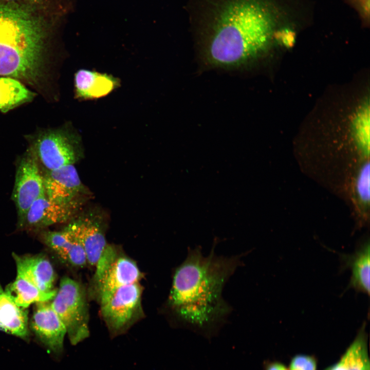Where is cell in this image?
<instances>
[{
	"label": "cell",
	"mask_w": 370,
	"mask_h": 370,
	"mask_svg": "<svg viewBox=\"0 0 370 370\" xmlns=\"http://www.w3.org/2000/svg\"><path fill=\"white\" fill-rule=\"evenodd\" d=\"M89 288V295L100 305L119 288L139 282L142 277L136 263L110 245L99 258Z\"/></svg>",
	"instance_id": "cell-4"
},
{
	"label": "cell",
	"mask_w": 370,
	"mask_h": 370,
	"mask_svg": "<svg viewBox=\"0 0 370 370\" xmlns=\"http://www.w3.org/2000/svg\"><path fill=\"white\" fill-rule=\"evenodd\" d=\"M83 248L87 264L95 266L108 245L103 224L99 218L84 215L64 228Z\"/></svg>",
	"instance_id": "cell-10"
},
{
	"label": "cell",
	"mask_w": 370,
	"mask_h": 370,
	"mask_svg": "<svg viewBox=\"0 0 370 370\" xmlns=\"http://www.w3.org/2000/svg\"><path fill=\"white\" fill-rule=\"evenodd\" d=\"M5 292L18 306L27 308L32 304L51 301L57 289L45 292L36 287L23 275L17 273L15 280L8 284Z\"/></svg>",
	"instance_id": "cell-18"
},
{
	"label": "cell",
	"mask_w": 370,
	"mask_h": 370,
	"mask_svg": "<svg viewBox=\"0 0 370 370\" xmlns=\"http://www.w3.org/2000/svg\"><path fill=\"white\" fill-rule=\"evenodd\" d=\"M42 173L45 196L53 201L69 203L86 191L73 164L44 170Z\"/></svg>",
	"instance_id": "cell-12"
},
{
	"label": "cell",
	"mask_w": 370,
	"mask_h": 370,
	"mask_svg": "<svg viewBox=\"0 0 370 370\" xmlns=\"http://www.w3.org/2000/svg\"><path fill=\"white\" fill-rule=\"evenodd\" d=\"M120 85L119 80L106 73L80 69L75 75L76 98L87 100L107 96Z\"/></svg>",
	"instance_id": "cell-16"
},
{
	"label": "cell",
	"mask_w": 370,
	"mask_h": 370,
	"mask_svg": "<svg viewBox=\"0 0 370 370\" xmlns=\"http://www.w3.org/2000/svg\"><path fill=\"white\" fill-rule=\"evenodd\" d=\"M369 117L366 119L365 111L361 115L357 121V136L358 143L365 155L369 154Z\"/></svg>",
	"instance_id": "cell-23"
},
{
	"label": "cell",
	"mask_w": 370,
	"mask_h": 370,
	"mask_svg": "<svg viewBox=\"0 0 370 370\" xmlns=\"http://www.w3.org/2000/svg\"><path fill=\"white\" fill-rule=\"evenodd\" d=\"M41 239L66 265L82 268L87 264L83 248L64 228L59 231H44L41 234Z\"/></svg>",
	"instance_id": "cell-14"
},
{
	"label": "cell",
	"mask_w": 370,
	"mask_h": 370,
	"mask_svg": "<svg viewBox=\"0 0 370 370\" xmlns=\"http://www.w3.org/2000/svg\"><path fill=\"white\" fill-rule=\"evenodd\" d=\"M78 200L60 203L45 195L36 199L27 212L21 229L38 230L70 220L79 209Z\"/></svg>",
	"instance_id": "cell-11"
},
{
	"label": "cell",
	"mask_w": 370,
	"mask_h": 370,
	"mask_svg": "<svg viewBox=\"0 0 370 370\" xmlns=\"http://www.w3.org/2000/svg\"><path fill=\"white\" fill-rule=\"evenodd\" d=\"M85 289L78 281L68 276L61 279L50 304L63 323L72 345L89 335V310Z\"/></svg>",
	"instance_id": "cell-5"
},
{
	"label": "cell",
	"mask_w": 370,
	"mask_h": 370,
	"mask_svg": "<svg viewBox=\"0 0 370 370\" xmlns=\"http://www.w3.org/2000/svg\"><path fill=\"white\" fill-rule=\"evenodd\" d=\"M30 148L44 170L73 164L82 156L78 137L64 129L40 133L34 138Z\"/></svg>",
	"instance_id": "cell-6"
},
{
	"label": "cell",
	"mask_w": 370,
	"mask_h": 370,
	"mask_svg": "<svg viewBox=\"0 0 370 370\" xmlns=\"http://www.w3.org/2000/svg\"><path fill=\"white\" fill-rule=\"evenodd\" d=\"M265 370H288L282 363L273 362L267 363L265 366Z\"/></svg>",
	"instance_id": "cell-26"
},
{
	"label": "cell",
	"mask_w": 370,
	"mask_h": 370,
	"mask_svg": "<svg viewBox=\"0 0 370 370\" xmlns=\"http://www.w3.org/2000/svg\"><path fill=\"white\" fill-rule=\"evenodd\" d=\"M279 0H224L211 20L206 58L211 65L237 67L266 48L276 26L297 20L292 7Z\"/></svg>",
	"instance_id": "cell-2"
},
{
	"label": "cell",
	"mask_w": 370,
	"mask_h": 370,
	"mask_svg": "<svg viewBox=\"0 0 370 370\" xmlns=\"http://www.w3.org/2000/svg\"><path fill=\"white\" fill-rule=\"evenodd\" d=\"M142 289L139 282L121 287L100 305L101 313L110 333H124L143 315Z\"/></svg>",
	"instance_id": "cell-7"
},
{
	"label": "cell",
	"mask_w": 370,
	"mask_h": 370,
	"mask_svg": "<svg viewBox=\"0 0 370 370\" xmlns=\"http://www.w3.org/2000/svg\"><path fill=\"white\" fill-rule=\"evenodd\" d=\"M366 325L364 322L340 360L325 370H370Z\"/></svg>",
	"instance_id": "cell-19"
},
{
	"label": "cell",
	"mask_w": 370,
	"mask_h": 370,
	"mask_svg": "<svg viewBox=\"0 0 370 370\" xmlns=\"http://www.w3.org/2000/svg\"><path fill=\"white\" fill-rule=\"evenodd\" d=\"M369 242L368 239L357 247L354 253L340 254V271L349 269L351 276L347 288L369 295Z\"/></svg>",
	"instance_id": "cell-15"
},
{
	"label": "cell",
	"mask_w": 370,
	"mask_h": 370,
	"mask_svg": "<svg viewBox=\"0 0 370 370\" xmlns=\"http://www.w3.org/2000/svg\"><path fill=\"white\" fill-rule=\"evenodd\" d=\"M289 370H317V362L312 356L297 355L291 359Z\"/></svg>",
	"instance_id": "cell-24"
},
{
	"label": "cell",
	"mask_w": 370,
	"mask_h": 370,
	"mask_svg": "<svg viewBox=\"0 0 370 370\" xmlns=\"http://www.w3.org/2000/svg\"><path fill=\"white\" fill-rule=\"evenodd\" d=\"M356 189L358 197L365 205L369 200V164L365 163L361 168L358 174Z\"/></svg>",
	"instance_id": "cell-22"
},
{
	"label": "cell",
	"mask_w": 370,
	"mask_h": 370,
	"mask_svg": "<svg viewBox=\"0 0 370 370\" xmlns=\"http://www.w3.org/2000/svg\"><path fill=\"white\" fill-rule=\"evenodd\" d=\"M205 256L200 247L189 248L173 273L165 308L173 326L188 329L211 339L226 323L232 308L223 296L224 288L244 254Z\"/></svg>",
	"instance_id": "cell-1"
},
{
	"label": "cell",
	"mask_w": 370,
	"mask_h": 370,
	"mask_svg": "<svg viewBox=\"0 0 370 370\" xmlns=\"http://www.w3.org/2000/svg\"><path fill=\"white\" fill-rule=\"evenodd\" d=\"M60 21L0 0V76L36 82Z\"/></svg>",
	"instance_id": "cell-3"
},
{
	"label": "cell",
	"mask_w": 370,
	"mask_h": 370,
	"mask_svg": "<svg viewBox=\"0 0 370 370\" xmlns=\"http://www.w3.org/2000/svg\"><path fill=\"white\" fill-rule=\"evenodd\" d=\"M33 97V92L16 79L0 77V111L6 112Z\"/></svg>",
	"instance_id": "cell-20"
},
{
	"label": "cell",
	"mask_w": 370,
	"mask_h": 370,
	"mask_svg": "<svg viewBox=\"0 0 370 370\" xmlns=\"http://www.w3.org/2000/svg\"><path fill=\"white\" fill-rule=\"evenodd\" d=\"M16 4L45 15L62 19L69 8V0H2Z\"/></svg>",
	"instance_id": "cell-21"
},
{
	"label": "cell",
	"mask_w": 370,
	"mask_h": 370,
	"mask_svg": "<svg viewBox=\"0 0 370 370\" xmlns=\"http://www.w3.org/2000/svg\"><path fill=\"white\" fill-rule=\"evenodd\" d=\"M45 195L43 173L39 161L29 147L18 161L12 194L17 214V227L21 229L32 204Z\"/></svg>",
	"instance_id": "cell-8"
},
{
	"label": "cell",
	"mask_w": 370,
	"mask_h": 370,
	"mask_svg": "<svg viewBox=\"0 0 370 370\" xmlns=\"http://www.w3.org/2000/svg\"><path fill=\"white\" fill-rule=\"evenodd\" d=\"M17 273L20 274L41 290L49 292L54 290L55 273L48 257L43 254L20 255L12 253Z\"/></svg>",
	"instance_id": "cell-13"
},
{
	"label": "cell",
	"mask_w": 370,
	"mask_h": 370,
	"mask_svg": "<svg viewBox=\"0 0 370 370\" xmlns=\"http://www.w3.org/2000/svg\"><path fill=\"white\" fill-rule=\"evenodd\" d=\"M0 330L29 341L28 310L14 303L5 292L1 282Z\"/></svg>",
	"instance_id": "cell-17"
},
{
	"label": "cell",
	"mask_w": 370,
	"mask_h": 370,
	"mask_svg": "<svg viewBox=\"0 0 370 370\" xmlns=\"http://www.w3.org/2000/svg\"><path fill=\"white\" fill-rule=\"evenodd\" d=\"M35 304L29 328L49 352L59 356L63 350L66 328L52 309L50 301Z\"/></svg>",
	"instance_id": "cell-9"
},
{
	"label": "cell",
	"mask_w": 370,
	"mask_h": 370,
	"mask_svg": "<svg viewBox=\"0 0 370 370\" xmlns=\"http://www.w3.org/2000/svg\"><path fill=\"white\" fill-rule=\"evenodd\" d=\"M358 13L362 25H369V0H343Z\"/></svg>",
	"instance_id": "cell-25"
}]
</instances>
